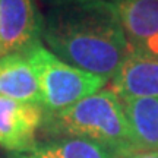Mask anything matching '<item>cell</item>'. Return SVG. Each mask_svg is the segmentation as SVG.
<instances>
[{"mask_svg":"<svg viewBox=\"0 0 158 158\" xmlns=\"http://www.w3.org/2000/svg\"><path fill=\"white\" fill-rule=\"evenodd\" d=\"M41 37L57 57L107 81L129 53L113 2L51 7Z\"/></svg>","mask_w":158,"mask_h":158,"instance_id":"cell-1","label":"cell"},{"mask_svg":"<svg viewBox=\"0 0 158 158\" xmlns=\"http://www.w3.org/2000/svg\"><path fill=\"white\" fill-rule=\"evenodd\" d=\"M44 130L60 138H84L111 151L116 158L138 152L120 97L100 89L57 113L44 116Z\"/></svg>","mask_w":158,"mask_h":158,"instance_id":"cell-2","label":"cell"},{"mask_svg":"<svg viewBox=\"0 0 158 158\" xmlns=\"http://www.w3.org/2000/svg\"><path fill=\"white\" fill-rule=\"evenodd\" d=\"M22 53L28 57L35 70L41 91V106L48 113H57L73 106L102 89L107 79L72 66L47 50L40 40L25 47Z\"/></svg>","mask_w":158,"mask_h":158,"instance_id":"cell-3","label":"cell"},{"mask_svg":"<svg viewBox=\"0 0 158 158\" xmlns=\"http://www.w3.org/2000/svg\"><path fill=\"white\" fill-rule=\"evenodd\" d=\"M43 27L44 18L34 0H0V57L37 41Z\"/></svg>","mask_w":158,"mask_h":158,"instance_id":"cell-4","label":"cell"},{"mask_svg":"<svg viewBox=\"0 0 158 158\" xmlns=\"http://www.w3.org/2000/svg\"><path fill=\"white\" fill-rule=\"evenodd\" d=\"M41 104L22 102L0 95V147L25 152L35 145V135L44 123Z\"/></svg>","mask_w":158,"mask_h":158,"instance_id":"cell-5","label":"cell"},{"mask_svg":"<svg viewBox=\"0 0 158 158\" xmlns=\"http://www.w3.org/2000/svg\"><path fill=\"white\" fill-rule=\"evenodd\" d=\"M130 50L158 56V0H113Z\"/></svg>","mask_w":158,"mask_h":158,"instance_id":"cell-6","label":"cell"},{"mask_svg":"<svg viewBox=\"0 0 158 158\" xmlns=\"http://www.w3.org/2000/svg\"><path fill=\"white\" fill-rule=\"evenodd\" d=\"M111 89L120 98H158V56L130 50L113 76Z\"/></svg>","mask_w":158,"mask_h":158,"instance_id":"cell-7","label":"cell"},{"mask_svg":"<svg viewBox=\"0 0 158 158\" xmlns=\"http://www.w3.org/2000/svg\"><path fill=\"white\" fill-rule=\"evenodd\" d=\"M0 95L16 101L41 104L38 79L22 51L0 57Z\"/></svg>","mask_w":158,"mask_h":158,"instance_id":"cell-8","label":"cell"},{"mask_svg":"<svg viewBox=\"0 0 158 158\" xmlns=\"http://www.w3.org/2000/svg\"><path fill=\"white\" fill-rule=\"evenodd\" d=\"M138 151H158V98H120Z\"/></svg>","mask_w":158,"mask_h":158,"instance_id":"cell-9","label":"cell"},{"mask_svg":"<svg viewBox=\"0 0 158 158\" xmlns=\"http://www.w3.org/2000/svg\"><path fill=\"white\" fill-rule=\"evenodd\" d=\"M13 158H116L102 145L84 138H59L35 143L29 151L15 152Z\"/></svg>","mask_w":158,"mask_h":158,"instance_id":"cell-10","label":"cell"},{"mask_svg":"<svg viewBox=\"0 0 158 158\" xmlns=\"http://www.w3.org/2000/svg\"><path fill=\"white\" fill-rule=\"evenodd\" d=\"M50 7H60V6L70 5H86V3H100V2H113V0H43Z\"/></svg>","mask_w":158,"mask_h":158,"instance_id":"cell-11","label":"cell"},{"mask_svg":"<svg viewBox=\"0 0 158 158\" xmlns=\"http://www.w3.org/2000/svg\"><path fill=\"white\" fill-rule=\"evenodd\" d=\"M124 158H158V151H138Z\"/></svg>","mask_w":158,"mask_h":158,"instance_id":"cell-12","label":"cell"}]
</instances>
